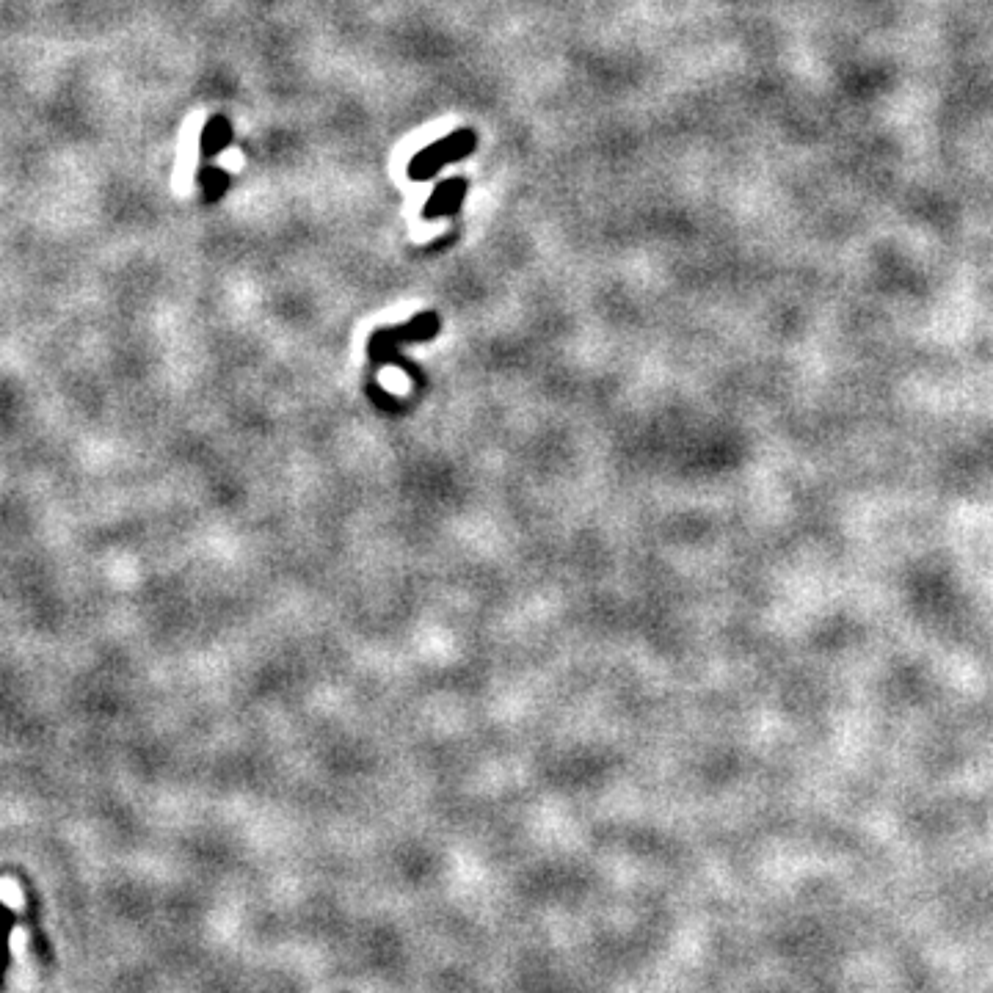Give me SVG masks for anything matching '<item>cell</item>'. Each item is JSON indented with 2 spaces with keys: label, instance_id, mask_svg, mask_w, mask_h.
Segmentation results:
<instances>
[{
  "label": "cell",
  "instance_id": "4",
  "mask_svg": "<svg viewBox=\"0 0 993 993\" xmlns=\"http://www.w3.org/2000/svg\"><path fill=\"white\" fill-rule=\"evenodd\" d=\"M207 185L205 191L207 196H218V191L227 188V180H224V172H216V169H207Z\"/></svg>",
  "mask_w": 993,
  "mask_h": 993
},
{
  "label": "cell",
  "instance_id": "2",
  "mask_svg": "<svg viewBox=\"0 0 993 993\" xmlns=\"http://www.w3.org/2000/svg\"><path fill=\"white\" fill-rule=\"evenodd\" d=\"M464 191H467L464 180H450V183H445L434 194V202L425 207V216L434 218V216H439V213H453L458 205V199H461V194H464Z\"/></svg>",
  "mask_w": 993,
  "mask_h": 993
},
{
  "label": "cell",
  "instance_id": "1",
  "mask_svg": "<svg viewBox=\"0 0 993 993\" xmlns=\"http://www.w3.org/2000/svg\"><path fill=\"white\" fill-rule=\"evenodd\" d=\"M472 147H475V133L472 130H458L445 141H436L428 149H423L417 158L411 160L409 177L411 180H428L439 166H445L450 160L467 158Z\"/></svg>",
  "mask_w": 993,
  "mask_h": 993
},
{
  "label": "cell",
  "instance_id": "3",
  "mask_svg": "<svg viewBox=\"0 0 993 993\" xmlns=\"http://www.w3.org/2000/svg\"><path fill=\"white\" fill-rule=\"evenodd\" d=\"M229 141V125H227V119H213L210 125H207V130H205V141H202V147H205V152L207 155H213V152H218V149L224 147Z\"/></svg>",
  "mask_w": 993,
  "mask_h": 993
}]
</instances>
